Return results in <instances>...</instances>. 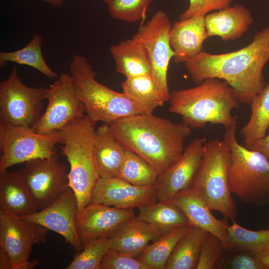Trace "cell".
<instances>
[{
  "instance_id": "obj_15",
  "label": "cell",
  "mask_w": 269,
  "mask_h": 269,
  "mask_svg": "<svg viewBox=\"0 0 269 269\" xmlns=\"http://www.w3.org/2000/svg\"><path fill=\"white\" fill-rule=\"evenodd\" d=\"M78 211L76 197L72 189L67 186L49 206L21 218L57 233L79 252L83 246L76 230Z\"/></svg>"
},
{
  "instance_id": "obj_39",
  "label": "cell",
  "mask_w": 269,
  "mask_h": 269,
  "mask_svg": "<svg viewBox=\"0 0 269 269\" xmlns=\"http://www.w3.org/2000/svg\"><path fill=\"white\" fill-rule=\"evenodd\" d=\"M251 149L262 154L269 162V134L256 141Z\"/></svg>"
},
{
  "instance_id": "obj_2",
  "label": "cell",
  "mask_w": 269,
  "mask_h": 269,
  "mask_svg": "<svg viewBox=\"0 0 269 269\" xmlns=\"http://www.w3.org/2000/svg\"><path fill=\"white\" fill-rule=\"evenodd\" d=\"M124 147L153 166L159 176L179 159L191 129L184 123H175L151 114H138L117 120L109 124Z\"/></svg>"
},
{
  "instance_id": "obj_10",
  "label": "cell",
  "mask_w": 269,
  "mask_h": 269,
  "mask_svg": "<svg viewBox=\"0 0 269 269\" xmlns=\"http://www.w3.org/2000/svg\"><path fill=\"white\" fill-rule=\"evenodd\" d=\"M171 26L167 14L159 10L148 21L141 24L132 37L145 47L151 64V76L161 89L167 101L170 93L167 70L170 60L174 54L170 44Z\"/></svg>"
},
{
  "instance_id": "obj_32",
  "label": "cell",
  "mask_w": 269,
  "mask_h": 269,
  "mask_svg": "<svg viewBox=\"0 0 269 269\" xmlns=\"http://www.w3.org/2000/svg\"><path fill=\"white\" fill-rule=\"evenodd\" d=\"M230 252H257L269 247V229L252 231L246 229L234 220L227 227Z\"/></svg>"
},
{
  "instance_id": "obj_14",
  "label": "cell",
  "mask_w": 269,
  "mask_h": 269,
  "mask_svg": "<svg viewBox=\"0 0 269 269\" xmlns=\"http://www.w3.org/2000/svg\"><path fill=\"white\" fill-rule=\"evenodd\" d=\"M206 139L194 138L177 161L154 184L158 201H171L178 192L191 188L200 168Z\"/></svg>"
},
{
  "instance_id": "obj_5",
  "label": "cell",
  "mask_w": 269,
  "mask_h": 269,
  "mask_svg": "<svg viewBox=\"0 0 269 269\" xmlns=\"http://www.w3.org/2000/svg\"><path fill=\"white\" fill-rule=\"evenodd\" d=\"M69 69L76 93L83 103L87 115L95 122L110 124L121 118L145 114L125 94L98 82L96 73L85 57L75 55Z\"/></svg>"
},
{
  "instance_id": "obj_24",
  "label": "cell",
  "mask_w": 269,
  "mask_h": 269,
  "mask_svg": "<svg viewBox=\"0 0 269 269\" xmlns=\"http://www.w3.org/2000/svg\"><path fill=\"white\" fill-rule=\"evenodd\" d=\"M110 52L115 61L116 71L126 79L140 75H150L151 64L143 44L133 38L112 45Z\"/></svg>"
},
{
  "instance_id": "obj_28",
  "label": "cell",
  "mask_w": 269,
  "mask_h": 269,
  "mask_svg": "<svg viewBox=\"0 0 269 269\" xmlns=\"http://www.w3.org/2000/svg\"><path fill=\"white\" fill-rule=\"evenodd\" d=\"M42 41V35L36 33L22 48L11 52H0V67H5L8 62H14L31 67L48 78L56 79L59 75L49 66L43 56Z\"/></svg>"
},
{
  "instance_id": "obj_8",
  "label": "cell",
  "mask_w": 269,
  "mask_h": 269,
  "mask_svg": "<svg viewBox=\"0 0 269 269\" xmlns=\"http://www.w3.org/2000/svg\"><path fill=\"white\" fill-rule=\"evenodd\" d=\"M57 131L47 134L36 133L32 127L14 126L0 121V172L13 165L57 153Z\"/></svg>"
},
{
  "instance_id": "obj_36",
  "label": "cell",
  "mask_w": 269,
  "mask_h": 269,
  "mask_svg": "<svg viewBox=\"0 0 269 269\" xmlns=\"http://www.w3.org/2000/svg\"><path fill=\"white\" fill-rule=\"evenodd\" d=\"M218 268L231 269H268L250 252H236L217 263Z\"/></svg>"
},
{
  "instance_id": "obj_1",
  "label": "cell",
  "mask_w": 269,
  "mask_h": 269,
  "mask_svg": "<svg viewBox=\"0 0 269 269\" xmlns=\"http://www.w3.org/2000/svg\"><path fill=\"white\" fill-rule=\"evenodd\" d=\"M269 61V26L257 32L241 49L221 54L202 51L185 65L196 84L208 78L224 80L240 103L248 104L266 85L263 70Z\"/></svg>"
},
{
  "instance_id": "obj_4",
  "label": "cell",
  "mask_w": 269,
  "mask_h": 269,
  "mask_svg": "<svg viewBox=\"0 0 269 269\" xmlns=\"http://www.w3.org/2000/svg\"><path fill=\"white\" fill-rule=\"evenodd\" d=\"M96 122L87 115L77 118L57 131L61 154L70 165L68 184L78 202V213L91 202L100 177L96 166L94 142Z\"/></svg>"
},
{
  "instance_id": "obj_26",
  "label": "cell",
  "mask_w": 269,
  "mask_h": 269,
  "mask_svg": "<svg viewBox=\"0 0 269 269\" xmlns=\"http://www.w3.org/2000/svg\"><path fill=\"white\" fill-rule=\"evenodd\" d=\"M208 233L190 226L175 246L165 269H196L201 247Z\"/></svg>"
},
{
  "instance_id": "obj_41",
  "label": "cell",
  "mask_w": 269,
  "mask_h": 269,
  "mask_svg": "<svg viewBox=\"0 0 269 269\" xmlns=\"http://www.w3.org/2000/svg\"><path fill=\"white\" fill-rule=\"evenodd\" d=\"M0 269H13L9 256L1 247H0Z\"/></svg>"
},
{
  "instance_id": "obj_34",
  "label": "cell",
  "mask_w": 269,
  "mask_h": 269,
  "mask_svg": "<svg viewBox=\"0 0 269 269\" xmlns=\"http://www.w3.org/2000/svg\"><path fill=\"white\" fill-rule=\"evenodd\" d=\"M153 0H112L109 3L110 15L115 19L134 23L144 20Z\"/></svg>"
},
{
  "instance_id": "obj_25",
  "label": "cell",
  "mask_w": 269,
  "mask_h": 269,
  "mask_svg": "<svg viewBox=\"0 0 269 269\" xmlns=\"http://www.w3.org/2000/svg\"><path fill=\"white\" fill-rule=\"evenodd\" d=\"M123 93L135 102L146 114H151L167 101L161 89L150 75L126 79L122 83Z\"/></svg>"
},
{
  "instance_id": "obj_21",
  "label": "cell",
  "mask_w": 269,
  "mask_h": 269,
  "mask_svg": "<svg viewBox=\"0 0 269 269\" xmlns=\"http://www.w3.org/2000/svg\"><path fill=\"white\" fill-rule=\"evenodd\" d=\"M19 170L0 172V211L22 217L38 211Z\"/></svg>"
},
{
  "instance_id": "obj_31",
  "label": "cell",
  "mask_w": 269,
  "mask_h": 269,
  "mask_svg": "<svg viewBox=\"0 0 269 269\" xmlns=\"http://www.w3.org/2000/svg\"><path fill=\"white\" fill-rule=\"evenodd\" d=\"M159 174L156 168L137 154L126 150L116 177L138 186L154 185Z\"/></svg>"
},
{
  "instance_id": "obj_13",
  "label": "cell",
  "mask_w": 269,
  "mask_h": 269,
  "mask_svg": "<svg viewBox=\"0 0 269 269\" xmlns=\"http://www.w3.org/2000/svg\"><path fill=\"white\" fill-rule=\"evenodd\" d=\"M46 100L48 105L39 120L32 127L36 133L47 134L58 131L72 120L82 117L85 111L78 97L70 74L63 73L49 87Z\"/></svg>"
},
{
  "instance_id": "obj_20",
  "label": "cell",
  "mask_w": 269,
  "mask_h": 269,
  "mask_svg": "<svg viewBox=\"0 0 269 269\" xmlns=\"http://www.w3.org/2000/svg\"><path fill=\"white\" fill-rule=\"evenodd\" d=\"M253 22L251 11L238 4L210 12L205 16L208 38L217 36L226 42L241 38Z\"/></svg>"
},
{
  "instance_id": "obj_29",
  "label": "cell",
  "mask_w": 269,
  "mask_h": 269,
  "mask_svg": "<svg viewBox=\"0 0 269 269\" xmlns=\"http://www.w3.org/2000/svg\"><path fill=\"white\" fill-rule=\"evenodd\" d=\"M250 104V120L240 131L245 147L250 149L256 141L266 136L269 128V84L253 98Z\"/></svg>"
},
{
  "instance_id": "obj_37",
  "label": "cell",
  "mask_w": 269,
  "mask_h": 269,
  "mask_svg": "<svg viewBox=\"0 0 269 269\" xmlns=\"http://www.w3.org/2000/svg\"><path fill=\"white\" fill-rule=\"evenodd\" d=\"M100 269H148L136 258L109 249L103 257Z\"/></svg>"
},
{
  "instance_id": "obj_43",
  "label": "cell",
  "mask_w": 269,
  "mask_h": 269,
  "mask_svg": "<svg viewBox=\"0 0 269 269\" xmlns=\"http://www.w3.org/2000/svg\"><path fill=\"white\" fill-rule=\"evenodd\" d=\"M106 3H109L112 0H101Z\"/></svg>"
},
{
  "instance_id": "obj_27",
  "label": "cell",
  "mask_w": 269,
  "mask_h": 269,
  "mask_svg": "<svg viewBox=\"0 0 269 269\" xmlns=\"http://www.w3.org/2000/svg\"><path fill=\"white\" fill-rule=\"evenodd\" d=\"M137 217L164 234L190 226L182 210L171 201H162L140 207Z\"/></svg>"
},
{
  "instance_id": "obj_35",
  "label": "cell",
  "mask_w": 269,
  "mask_h": 269,
  "mask_svg": "<svg viewBox=\"0 0 269 269\" xmlns=\"http://www.w3.org/2000/svg\"><path fill=\"white\" fill-rule=\"evenodd\" d=\"M226 250L222 241L214 235L208 233L201 247L196 269H212L222 257Z\"/></svg>"
},
{
  "instance_id": "obj_16",
  "label": "cell",
  "mask_w": 269,
  "mask_h": 269,
  "mask_svg": "<svg viewBox=\"0 0 269 269\" xmlns=\"http://www.w3.org/2000/svg\"><path fill=\"white\" fill-rule=\"evenodd\" d=\"M134 216L133 209L91 202L78 213L77 234L84 247L92 241L109 238L123 223Z\"/></svg>"
},
{
  "instance_id": "obj_40",
  "label": "cell",
  "mask_w": 269,
  "mask_h": 269,
  "mask_svg": "<svg viewBox=\"0 0 269 269\" xmlns=\"http://www.w3.org/2000/svg\"><path fill=\"white\" fill-rule=\"evenodd\" d=\"M251 253L259 261L263 264L268 269H269V247L264 250Z\"/></svg>"
},
{
  "instance_id": "obj_22",
  "label": "cell",
  "mask_w": 269,
  "mask_h": 269,
  "mask_svg": "<svg viewBox=\"0 0 269 269\" xmlns=\"http://www.w3.org/2000/svg\"><path fill=\"white\" fill-rule=\"evenodd\" d=\"M162 234L159 230L137 217L123 223L109 238L110 249L136 257Z\"/></svg>"
},
{
  "instance_id": "obj_11",
  "label": "cell",
  "mask_w": 269,
  "mask_h": 269,
  "mask_svg": "<svg viewBox=\"0 0 269 269\" xmlns=\"http://www.w3.org/2000/svg\"><path fill=\"white\" fill-rule=\"evenodd\" d=\"M48 229L23 218L0 211V247L9 256L13 269H31L38 260L29 261L32 247L47 239Z\"/></svg>"
},
{
  "instance_id": "obj_9",
  "label": "cell",
  "mask_w": 269,
  "mask_h": 269,
  "mask_svg": "<svg viewBox=\"0 0 269 269\" xmlns=\"http://www.w3.org/2000/svg\"><path fill=\"white\" fill-rule=\"evenodd\" d=\"M47 87H29L21 81L14 66L0 82V121L14 126L31 127L39 120L46 99Z\"/></svg>"
},
{
  "instance_id": "obj_19",
  "label": "cell",
  "mask_w": 269,
  "mask_h": 269,
  "mask_svg": "<svg viewBox=\"0 0 269 269\" xmlns=\"http://www.w3.org/2000/svg\"><path fill=\"white\" fill-rule=\"evenodd\" d=\"M208 38L205 16H196L175 21L172 25L170 34L174 62L186 63L196 56L203 51L204 42Z\"/></svg>"
},
{
  "instance_id": "obj_33",
  "label": "cell",
  "mask_w": 269,
  "mask_h": 269,
  "mask_svg": "<svg viewBox=\"0 0 269 269\" xmlns=\"http://www.w3.org/2000/svg\"><path fill=\"white\" fill-rule=\"evenodd\" d=\"M110 249L109 238H101L86 244L66 269H100L103 257Z\"/></svg>"
},
{
  "instance_id": "obj_42",
  "label": "cell",
  "mask_w": 269,
  "mask_h": 269,
  "mask_svg": "<svg viewBox=\"0 0 269 269\" xmlns=\"http://www.w3.org/2000/svg\"><path fill=\"white\" fill-rule=\"evenodd\" d=\"M43 2L49 4L53 7H59L61 6L65 0H41Z\"/></svg>"
},
{
  "instance_id": "obj_7",
  "label": "cell",
  "mask_w": 269,
  "mask_h": 269,
  "mask_svg": "<svg viewBox=\"0 0 269 269\" xmlns=\"http://www.w3.org/2000/svg\"><path fill=\"white\" fill-rule=\"evenodd\" d=\"M231 160V149L224 139L206 142L202 163L191 188L201 194L211 210L233 221L237 209L228 184Z\"/></svg>"
},
{
  "instance_id": "obj_38",
  "label": "cell",
  "mask_w": 269,
  "mask_h": 269,
  "mask_svg": "<svg viewBox=\"0 0 269 269\" xmlns=\"http://www.w3.org/2000/svg\"><path fill=\"white\" fill-rule=\"evenodd\" d=\"M233 0H189L187 8L179 16L182 20L196 16H205L212 11H217L231 5Z\"/></svg>"
},
{
  "instance_id": "obj_3",
  "label": "cell",
  "mask_w": 269,
  "mask_h": 269,
  "mask_svg": "<svg viewBox=\"0 0 269 269\" xmlns=\"http://www.w3.org/2000/svg\"><path fill=\"white\" fill-rule=\"evenodd\" d=\"M169 111L180 115L191 129L207 124L221 125L225 129L237 126L233 109L239 107L235 92L224 80L208 78L193 88L170 92Z\"/></svg>"
},
{
  "instance_id": "obj_23",
  "label": "cell",
  "mask_w": 269,
  "mask_h": 269,
  "mask_svg": "<svg viewBox=\"0 0 269 269\" xmlns=\"http://www.w3.org/2000/svg\"><path fill=\"white\" fill-rule=\"evenodd\" d=\"M126 150L113 134L109 124L104 123L96 130L95 157L100 178L116 177Z\"/></svg>"
},
{
  "instance_id": "obj_30",
  "label": "cell",
  "mask_w": 269,
  "mask_h": 269,
  "mask_svg": "<svg viewBox=\"0 0 269 269\" xmlns=\"http://www.w3.org/2000/svg\"><path fill=\"white\" fill-rule=\"evenodd\" d=\"M190 226L177 228L162 234L135 258L148 269H165L175 246Z\"/></svg>"
},
{
  "instance_id": "obj_18",
  "label": "cell",
  "mask_w": 269,
  "mask_h": 269,
  "mask_svg": "<svg viewBox=\"0 0 269 269\" xmlns=\"http://www.w3.org/2000/svg\"><path fill=\"white\" fill-rule=\"evenodd\" d=\"M171 201L182 210L190 226L198 227L217 236L228 250L227 219H216L199 193L190 188L177 193Z\"/></svg>"
},
{
  "instance_id": "obj_17",
  "label": "cell",
  "mask_w": 269,
  "mask_h": 269,
  "mask_svg": "<svg viewBox=\"0 0 269 269\" xmlns=\"http://www.w3.org/2000/svg\"><path fill=\"white\" fill-rule=\"evenodd\" d=\"M158 200L155 185L138 186L116 177L100 178L92 193L91 202L125 209L147 206Z\"/></svg>"
},
{
  "instance_id": "obj_12",
  "label": "cell",
  "mask_w": 269,
  "mask_h": 269,
  "mask_svg": "<svg viewBox=\"0 0 269 269\" xmlns=\"http://www.w3.org/2000/svg\"><path fill=\"white\" fill-rule=\"evenodd\" d=\"M19 171L38 211L49 206L68 186L67 167L57 153L26 161Z\"/></svg>"
},
{
  "instance_id": "obj_6",
  "label": "cell",
  "mask_w": 269,
  "mask_h": 269,
  "mask_svg": "<svg viewBox=\"0 0 269 269\" xmlns=\"http://www.w3.org/2000/svg\"><path fill=\"white\" fill-rule=\"evenodd\" d=\"M224 139L231 151L228 184L232 194L242 202L262 206L269 202V162L260 153L241 145L237 126L225 129Z\"/></svg>"
}]
</instances>
